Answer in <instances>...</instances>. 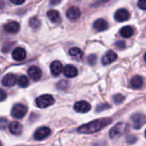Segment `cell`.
Instances as JSON below:
<instances>
[{"label":"cell","instance_id":"6da1fadb","mask_svg":"<svg viewBox=\"0 0 146 146\" xmlns=\"http://www.w3.org/2000/svg\"><path fill=\"white\" fill-rule=\"evenodd\" d=\"M112 121H113L112 119H109V118L98 119L93 120L90 123H87L84 125H81L80 127H78V131L79 133H83V134L95 133V132L101 131L105 126L110 125L112 123Z\"/></svg>","mask_w":146,"mask_h":146},{"label":"cell","instance_id":"7a4b0ae2","mask_svg":"<svg viewBox=\"0 0 146 146\" xmlns=\"http://www.w3.org/2000/svg\"><path fill=\"white\" fill-rule=\"evenodd\" d=\"M128 129H129V125L126 123H124V122L117 123L109 131L110 137L113 139L118 138L121 137L122 135H124L125 133H126Z\"/></svg>","mask_w":146,"mask_h":146},{"label":"cell","instance_id":"3957f363","mask_svg":"<svg viewBox=\"0 0 146 146\" xmlns=\"http://www.w3.org/2000/svg\"><path fill=\"white\" fill-rule=\"evenodd\" d=\"M54 102H55V100L52 97V96H51V95L40 96L35 101L36 105L40 108H46L49 106H52L54 103Z\"/></svg>","mask_w":146,"mask_h":146},{"label":"cell","instance_id":"277c9868","mask_svg":"<svg viewBox=\"0 0 146 146\" xmlns=\"http://www.w3.org/2000/svg\"><path fill=\"white\" fill-rule=\"evenodd\" d=\"M131 124H132L133 128L136 130H138L144 124H146V116L143 113H134L131 117Z\"/></svg>","mask_w":146,"mask_h":146},{"label":"cell","instance_id":"5b68a950","mask_svg":"<svg viewBox=\"0 0 146 146\" xmlns=\"http://www.w3.org/2000/svg\"><path fill=\"white\" fill-rule=\"evenodd\" d=\"M27 107L24 106L23 104H16L11 110V116L16 119H22L25 116L27 113Z\"/></svg>","mask_w":146,"mask_h":146},{"label":"cell","instance_id":"8992f818","mask_svg":"<svg viewBox=\"0 0 146 146\" xmlns=\"http://www.w3.org/2000/svg\"><path fill=\"white\" fill-rule=\"evenodd\" d=\"M51 129L46 127V126H43V127H40L38 128L35 134H34V137L36 140H43L46 137H48L51 134Z\"/></svg>","mask_w":146,"mask_h":146},{"label":"cell","instance_id":"52a82bcc","mask_svg":"<svg viewBox=\"0 0 146 146\" xmlns=\"http://www.w3.org/2000/svg\"><path fill=\"white\" fill-rule=\"evenodd\" d=\"M91 109V106L89 102L85 101H80L75 103L74 105V110L79 113H88Z\"/></svg>","mask_w":146,"mask_h":146},{"label":"cell","instance_id":"ba28073f","mask_svg":"<svg viewBox=\"0 0 146 146\" xmlns=\"http://www.w3.org/2000/svg\"><path fill=\"white\" fill-rule=\"evenodd\" d=\"M28 74H29V77H30L31 79H33L34 81H38L41 78V70H40L39 67L37 66H30L28 70Z\"/></svg>","mask_w":146,"mask_h":146},{"label":"cell","instance_id":"9c48e42d","mask_svg":"<svg viewBox=\"0 0 146 146\" xmlns=\"http://www.w3.org/2000/svg\"><path fill=\"white\" fill-rule=\"evenodd\" d=\"M117 58H118V56L113 51H108L102 57V63L103 65H108V64H110L113 62H114L117 59Z\"/></svg>","mask_w":146,"mask_h":146},{"label":"cell","instance_id":"30bf717a","mask_svg":"<svg viewBox=\"0 0 146 146\" xmlns=\"http://www.w3.org/2000/svg\"><path fill=\"white\" fill-rule=\"evenodd\" d=\"M63 72H64V75L66 78H73L77 77L78 73V69H77L75 66L71 65V64L66 65V66L64 68Z\"/></svg>","mask_w":146,"mask_h":146},{"label":"cell","instance_id":"8fae6325","mask_svg":"<svg viewBox=\"0 0 146 146\" xmlns=\"http://www.w3.org/2000/svg\"><path fill=\"white\" fill-rule=\"evenodd\" d=\"M130 17V14L125 9H119L115 12L114 18L117 22H125L128 20Z\"/></svg>","mask_w":146,"mask_h":146},{"label":"cell","instance_id":"7c38bea8","mask_svg":"<svg viewBox=\"0 0 146 146\" xmlns=\"http://www.w3.org/2000/svg\"><path fill=\"white\" fill-rule=\"evenodd\" d=\"M5 30L9 34H16L20 30V25L17 22H10L5 25Z\"/></svg>","mask_w":146,"mask_h":146},{"label":"cell","instance_id":"4fadbf2b","mask_svg":"<svg viewBox=\"0 0 146 146\" xmlns=\"http://www.w3.org/2000/svg\"><path fill=\"white\" fill-rule=\"evenodd\" d=\"M66 17L71 20V21H74L79 18L80 17V11L78 8L77 7H70L66 11Z\"/></svg>","mask_w":146,"mask_h":146},{"label":"cell","instance_id":"5bb4252c","mask_svg":"<svg viewBox=\"0 0 146 146\" xmlns=\"http://www.w3.org/2000/svg\"><path fill=\"white\" fill-rule=\"evenodd\" d=\"M12 58L17 61H22L26 58V52L22 47H17L12 52Z\"/></svg>","mask_w":146,"mask_h":146},{"label":"cell","instance_id":"9a60e30c","mask_svg":"<svg viewBox=\"0 0 146 146\" xmlns=\"http://www.w3.org/2000/svg\"><path fill=\"white\" fill-rule=\"evenodd\" d=\"M16 81H17L16 76L14 74H12V73H9V74L5 75L4 77V78L2 80V83L6 87H11L16 84Z\"/></svg>","mask_w":146,"mask_h":146},{"label":"cell","instance_id":"2e32d148","mask_svg":"<svg viewBox=\"0 0 146 146\" xmlns=\"http://www.w3.org/2000/svg\"><path fill=\"white\" fill-rule=\"evenodd\" d=\"M50 69H51V73L53 76H55V77L58 76L63 70L62 64L59 61H54L51 64Z\"/></svg>","mask_w":146,"mask_h":146},{"label":"cell","instance_id":"e0dca14e","mask_svg":"<svg viewBox=\"0 0 146 146\" xmlns=\"http://www.w3.org/2000/svg\"><path fill=\"white\" fill-rule=\"evenodd\" d=\"M143 80L142 78V77L137 75V76H134L131 79V82H130V85L132 89L134 90H138L140 88H142L143 86Z\"/></svg>","mask_w":146,"mask_h":146},{"label":"cell","instance_id":"ac0fdd59","mask_svg":"<svg viewBox=\"0 0 146 146\" xmlns=\"http://www.w3.org/2000/svg\"><path fill=\"white\" fill-rule=\"evenodd\" d=\"M70 55L71 56L72 58H74L76 60H80L83 58L84 57V52L81 49H79L78 47H72L70 49L69 51Z\"/></svg>","mask_w":146,"mask_h":146},{"label":"cell","instance_id":"d6986e66","mask_svg":"<svg viewBox=\"0 0 146 146\" xmlns=\"http://www.w3.org/2000/svg\"><path fill=\"white\" fill-rule=\"evenodd\" d=\"M9 129L11 131V133L15 134V135H19L22 133V131H23V126L22 125L17 122V121H13L9 125Z\"/></svg>","mask_w":146,"mask_h":146},{"label":"cell","instance_id":"ffe728a7","mask_svg":"<svg viewBox=\"0 0 146 146\" xmlns=\"http://www.w3.org/2000/svg\"><path fill=\"white\" fill-rule=\"evenodd\" d=\"M47 17L50 19L51 22L53 23H59L61 22V17L59 15V12L55 10H51L47 12Z\"/></svg>","mask_w":146,"mask_h":146},{"label":"cell","instance_id":"44dd1931","mask_svg":"<svg viewBox=\"0 0 146 146\" xmlns=\"http://www.w3.org/2000/svg\"><path fill=\"white\" fill-rule=\"evenodd\" d=\"M94 29L97 31H104L108 29V23L104 19H97L94 23Z\"/></svg>","mask_w":146,"mask_h":146},{"label":"cell","instance_id":"7402d4cb","mask_svg":"<svg viewBox=\"0 0 146 146\" xmlns=\"http://www.w3.org/2000/svg\"><path fill=\"white\" fill-rule=\"evenodd\" d=\"M120 35L122 37L124 38H129L131 36L133 35V33H134V30L132 29V27L131 26H125V27H123L120 31H119Z\"/></svg>","mask_w":146,"mask_h":146},{"label":"cell","instance_id":"603a6c76","mask_svg":"<svg viewBox=\"0 0 146 146\" xmlns=\"http://www.w3.org/2000/svg\"><path fill=\"white\" fill-rule=\"evenodd\" d=\"M17 84H18V85H19L20 87H22V88H26V87L29 85V78H28L26 76L23 75V76H21V77L18 78Z\"/></svg>","mask_w":146,"mask_h":146},{"label":"cell","instance_id":"cb8c5ba5","mask_svg":"<svg viewBox=\"0 0 146 146\" xmlns=\"http://www.w3.org/2000/svg\"><path fill=\"white\" fill-rule=\"evenodd\" d=\"M29 26L33 29H39L40 26V22L37 17H32L29 20Z\"/></svg>","mask_w":146,"mask_h":146},{"label":"cell","instance_id":"d4e9b609","mask_svg":"<svg viewBox=\"0 0 146 146\" xmlns=\"http://www.w3.org/2000/svg\"><path fill=\"white\" fill-rule=\"evenodd\" d=\"M124 100H125L124 96H122L120 94H117L113 96V101L116 104H120L121 102H123Z\"/></svg>","mask_w":146,"mask_h":146},{"label":"cell","instance_id":"484cf974","mask_svg":"<svg viewBox=\"0 0 146 146\" xmlns=\"http://www.w3.org/2000/svg\"><path fill=\"white\" fill-rule=\"evenodd\" d=\"M8 126V120L5 118H0V130H5Z\"/></svg>","mask_w":146,"mask_h":146},{"label":"cell","instance_id":"4316f807","mask_svg":"<svg viewBox=\"0 0 146 146\" xmlns=\"http://www.w3.org/2000/svg\"><path fill=\"white\" fill-rule=\"evenodd\" d=\"M137 140V137H135V136H134V135H132V134L128 135V136L126 137V141H127V143H130V144L134 143Z\"/></svg>","mask_w":146,"mask_h":146},{"label":"cell","instance_id":"83f0119b","mask_svg":"<svg viewBox=\"0 0 146 146\" xmlns=\"http://www.w3.org/2000/svg\"><path fill=\"white\" fill-rule=\"evenodd\" d=\"M88 63L91 65H94L96 63V56L95 54H91L88 57Z\"/></svg>","mask_w":146,"mask_h":146},{"label":"cell","instance_id":"f1b7e54d","mask_svg":"<svg viewBox=\"0 0 146 146\" xmlns=\"http://www.w3.org/2000/svg\"><path fill=\"white\" fill-rule=\"evenodd\" d=\"M137 6L141 10L146 11V0H139V1L137 2Z\"/></svg>","mask_w":146,"mask_h":146},{"label":"cell","instance_id":"f546056e","mask_svg":"<svg viewBox=\"0 0 146 146\" xmlns=\"http://www.w3.org/2000/svg\"><path fill=\"white\" fill-rule=\"evenodd\" d=\"M64 85H65V86H68V85H69V83H68L67 81H65V80H63V81H60V82L58 83V87L59 89H61V90H64V89H65Z\"/></svg>","mask_w":146,"mask_h":146},{"label":"cell","instance_id":"4dcf8cb0","mask_svg":"<svg viewBox=\"0 0 146 146\" xmlns=\"http://www.w3.org/2000/svg\"><path fill=\"white\" fill-rule=\"evenodd\" d=\"M6 97H7V94H6V92H5L4 90L0 89V102H2V101L5 100V99H6Z\"/></svg>","mask_w":146,"mask_h":146},{"label":"cell","instance_id":"1f68e13d","mask_svg":"<svg viewBox=\"0 0 146 146\" xmlns=\"http://www.w3.org/2000/svg\"><path fill=\"white\" fill-rule=\"evenodd\" d=\"M115 46H116V47L117 48H119V49H124L125 47V43L124 42V41H117L116 42V44H115Z\"/></svg>","mask_w":146,"mask_h":146},{"label":"cell","instance_id":"d6a6232c","mask_svg":"<svg viewBox=\"0 0 146 146\" xmlns=\"http://www.w3.org/2000/svg\"><path fill=\"white\" fill-rule=\"evenodd\" d=\"M11 3L14 4V5H22L24 3L25 0H11Z\"/></svg>","mask_w":146,"mask_h":146},{"label":"cell","instance_id":"836d02e7","mask_svg":"<svg viewBox=\"0 0 146 146\" xmlns=\"http://www.w3.org/2000/svg\"><path fill=\"white\" fill-rule=\"evenodd\" d=\"M109 108V106L108 105H107V104H103V105H102V106H99L98 108H97V111L98 112H100V111H102L103 109H106V108Z\"/></svg>","mask_w":146,"mask_h":146},{"label":"cell","instance_id":"e575fe53","mask_svg":"<svg viewBox=\"0 0 146 146\" xmlns=\"http://www.w3.org/2000/svg\"><path fill=\"white\" fill-rule=\"evenodd\" d=\"M61 2V0H50V3L52 5H58L59 3Z\"/></svg>","mask_w":146,"mask_h":146},{"label":"cell","instance_id":"d590c367","mask_svg":"<svg viewBox=\"0 0 146 146\" xmlns=\"http://www.w3.org/2000/svg\"><path fill=\"white\" fill-rule=\"evenodd\" d=\"M4 6H5V2L3 1V0H0V9L4 8Z\"/></svg>","mask_w":146,"mask_h":146},{"label":"cell","instance_id":"8d00e7d4","mask_svg":"<svg viewBox=\"0 0 146 146\" xmlns=\"http://www.w3.org/2000/svg\"><path fill=\"white\" fill-rule=\"evenodd\" d=\"M144 60H145V62H146V53H145V55H144Z\"/></svg>","mask_w":146,"mask_h":146},{"label":"cell","instance_id":"74e56055","mask_svg":"<svg viewBox=\"0 0 146 146\" xmlns=\"http://www.w3.org/2000/svg\"><path fill=\"white\" fill-rule=\"evenodd\" d=\"M0 146H2V143H1V142H0Z\"/></svg>","mask_w":146,"mask_h":146},{"label":"cell","instance_id":"f35d334b","mask_svg":"<svg viewBox=\"0 0 146 146\" xmlns=\"http://www.w3.org/2000/svg\"><path fill=\"white\" fill-rule=\"evenodd\" d=\"M145 137H146V131H145Z\"/></svg>","mask_w":146,"mask_h":146}]
</instances>
